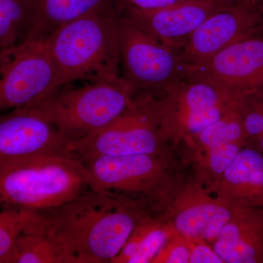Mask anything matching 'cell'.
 I'll return each mask as SVG.
<instances>
[{
	"label": "cell",
	"instance_id": "cell-29",
	"mask_svg": "<svg viewBox=\"0 0 263 263\" xmlns=\"http://www.w3.org/2000/svg\"><path fill=\"white\" fill-rule=\"evenodd\" d=\"M5 49H3V48H0V56H1L2 53H3V52L4 51Z\"/></svg>",
	"mask_w": 263,
	"mask_h": 263
},
{
	"label": "cell",
	"instance_id": "cell-8",
	"mask_svg": "<svg viewBox=\"0 0 263 263\" xmlns=\"http://www.w3.org/2000/svg\"><path fill=\"white\" fill-rule=\"evenodd\" d=\"M89 190L123 195L151 208L172 191L162 155L100 156L80 160Z\"/></svg>",
	"mask_w": 263,
	"mask_h": 263
},
{
	"label": "cell",
	"instance_id": "cell-23",
	"mask_svg": "<svg viewBox=\"0 0 263 263\" xmlns=\"http://www.w3.org/2000/svg\"><path fill=\"white\" fill-rule=\"evenodd\" d=\"M152 263H190V242L176 232Z\"/></svg>",
	"mask_w": 263,
	"mask_h": 263
},
{
	"label": "cell",
	"instance_id": "cell-30",
	"mask_svg": "<svg viewBox=\"0 0 263 263\" xmlns=\"http://www.w3.org/2000/svg\"><path fill=\"white\" fill-rule=\"evenodd\" d=\"M262 25H263V24H262Z\"/></svg>",
	"mask_w": 263,
	"mask_h": 263
},
{
	"label": "cell",
	"instance_id": "cell-13",
	"mask_svg": "<svg viewBox=\"0 0 263 263\" xmlns=\"http://www.w3.org/2000/svg\"><path fill=\"white\" fill-rule=\"evenodd\" d=\"M186 74L212 81L240 98L263 94V36L245 38L201 64L186 65Z\"/></svg>",
	"mask_w": 263,
	"mask_h": 263
},
{
	"label": "cell",
	"instance_id": "cell-28",
	"mask_svg": "<svg viewBox=\"0 0 263 263\" xmlns=\"http://www.w3.org/2000/svg\"><path fill=\"white\" fill-rule=\"evenodd\" d=\"M257 142H258L260 148L263 150V133L262 136H260V138H259V140L257 141Z\"/></svg>",
	"mask_w": 263,
	"mask_h": 263
},
{
	"label": "cell",
	"instance_id": "cell-15",
	"mask_svg": "<svg viewBox=\"0 0 263 263\" xmlns=\"http://www.w3.org/2000/svg\"><path fill=\"white\" fill-rule=\"evenodd\" d=\"M213 248L224 263L263 262V209L237 208Z\"/></svg>",
	"mask_w": 263,
	"mask_h": 263
},
{
	"label": "cell",
	"instance_id": "cell-14",
	"mask_svg": "<svg viewBox=\"0 0 263 263\" xmlns=\"http://www.w3.org/2000/svg\"><path fill=\"white\" fill-rule=\"evenodd\" d=\"M221 7L212 0H190L160 10L121 7L120 11L142 30L178 50L208 16Z\"/></svg>",
	"mask_w": 263,
	"mask_h": 263
},
{
	"label": "cell",
	"instance_id": "cell-10",
	"mask_svg": "<svg viewBox=\"0 0 263 263\" xmlns=\"http://www.w3.org/2000/svg\"><path fill=\"white\" fill-rule=\"evenodd\" d=\"M162 217L185 239L214 243L237 206L198 180L171 192Z\"/></svg>",
	"mask_w": 263,
	"mask_h": 263
},
{
	"label": "cell",
	"instance_id": "cell-26",
	"mask_svg": "<svg viewBox=\"0 0 263 263\" xmlns=\"http://www.w3.org/2000/svg\"><path fill=\"white\" fill-rule=\"evenodd\" d=\"M212 1L215 2L221 6H232V5H236L245 3L248 0H212Z\"/></svg>",
	"mask_w": 263,
	"mask_h": 263
},
{
	"label": "cell",
	"instance_id": "cell-1",
	"mask_svg": "<svg viewBox=\"0 0 263 263\" xmlns=\"http://www.w3.org/2000/svg\"><path fill=\"white\" fill-rule=\"evenodd\" d=\"M151 209L141 200L87 190L60 206L37 212L62 263L112 262Z\"/></svg>",
	"mask_w": 263,
	"mask_h": 263
},
{
	"label": "cell",
	"instance_id": "cell-21",
	"mask_svg": "<svg viewBox=\"0 0 263 263\" xmlns=\"http://www.w3.org/2000/svg\"><path fill=\"white\" fill-rule=\"evenodd\" d=\"M247 138L243 119L237 104L220 119L202 131L189 144L200 150L222 141L243 145Z\"/></svg>",
	"mask_w": 263,
	"mask_h": 263
},
{
	"label": "cell",
	"instance_id": "cell-25",
	"mask_svg": "<svg viewBox=\"0 0 263 263\" xmlns=\"http://www.w3.org/2000/svg\"><path fill=\"white\" fill-rule=\"evenodd\" d=\"M190 0H117L122 8L146 10H157L174 6Z\"/></svg>",
	"mask_w": 263,
	"mask_h": 263
},
{
	"label": "cell",
	"instance_id": "cell-3",
	"mask_svg": "<svg viewBox=\"0 0 263 263\" xmlns=\"http://www.w3.org/2000/svg\"><path fill=\"white\" fill-rule=\"evenodd\" d=\"M87 190L84 164L67 152L38 156L0 170L2 209L45 212Z\"/></svg>",
	"mask_w": 263,
	"mask_h": 263
},
{
	"label": "cell",
	"instance_id": "cell-4",
	"mask_svg": "<svg viewBox=\"0 0 263 263\" xmlns=\"http://www.w3.org/2000/svg\"><path fill=\"white\" fill-rule=\"evenodd\" d=\"M135 97L121 76L64 85L32 105L71 141L108 127L131 108Z\"/></svg>",
	"mask_w": 263,
	"mask_h": 263
},
{
	"label": "cell",
	"instance_id": "cell-27",
	"mask_svg": "<svg viewBox=\"0 0 263 263\" xmlns=\"http://www.w3.org/2000/svg\"><path fill=\"white\" fill-rule=\"evenodd\" d=\"M248 1L253 3L254 5H257L263 10V0H248Z\"/></svg>",
	"mask_w": 263,
	"mask_h": 263
},
{
	"label": "cell",
	"instance_id": "cell-12",
	"mask_svg": "<svg viewBox=\"0 0 263 263\" xmlns=\"http://www.w3.org/2000/svg\"><path fill=\"white\" fill-rule=\"evenodd\" d=\"M262 10L249 1L216 10L178 49L183 61L186 65H199L233 43L253 36L262 25Z\"/></svg>",
	"mask_w": 263,
	"mask_h": 263
},
{
	"label": "cell",
	"instance_id": "cell-18",
	"mask_svg": "<svg viewBox=\"0 0 263 263\" xmlns=\"http://www.w3.org/2000/svg\"><path fill=\"white\" fill-rule=\"evenodd\" d=\"M175 233L162 216L156 218L148 214L137 224L111 263H152Z\"/></svg>",
	"mask_w": 263,
	"mask_h": 263
},
{
	"label": "cell",
	"instance_id": "cell-6",
	"mask_svg": "<svg viewBox=\"0 0 263 263\" xmlns=\"http://www.w3.org/2000/svg\"><path fill=\"white\" fill-rule=\"evenodd\" d=\"M121 76L135 94L160 95L186 76L179 51L142 30L119 13L117 18Z\"/></svg>",
	"mask_w": 263,
	"mask_h": 263
},
{
	"label": "cell",
	"instance_id": "cell-17",
	"mask_svg": "<svg viewBox=\"0 0 263 263\" xmlns=\"http://www.w3.org/2000/svg\"><path fill=\"white\" fill-rule=\"evenodd\" d=\"M29 35L47 37L67 22L103 8L119 6L117 0H32Z\"/></svg>",
	"mask_w": 263,
	"mask_h": 263
},
{
	"label": "cell",
	"instance_id": "cell-5",
	"mask_svg": "<svg viewBox=\"0 0 263 263\" xmlns=\"http://www.w3.org/2000/svg\"><path fill=\"white\" fill-rule=\"evenodd\" d=\"M168 141L161 121L160 100L155 95H136L126 113L101 130L67 142L66 151L79 160L132 155H162Z\"/></svg>",
	"mask_w": 263,
	"mask_h": 263
},
{
	"label": "cell",
	"instance_id": "cell-11",
	"mask_svg": "<svg viewBox=\"0 0 263 263\" xmlns=\"http://www.w3.org/2000/svg\"><path fill=\"white\" fill-rule=\"evenodd\" d=\"M67 142L32 105L12 109L0 116V170L38 156L67 152Z\"/></svg>",
	"mask_w": 263,
	"mask_h": 263
},
{
	"label": "cell",
	"instance_id": "cell-20",
	"mask_svg": "<svg viewBox=\"0 0 263 263\" xmlns=\"http://www.w3.org/2000/svg\"><path fill=\"white\" fill-rule=\"evenodd\" d=\"M32 0H0V48L13 47L32 31Z\"/></svg>",
	"mask_w": 263,
	"mask_h": 263
},
{
	"label": "cell",
	"instance_id": "cell-22",
	"mask_svg": "<svg viewBox=\"0 0 263 263\" xmlns=\"http://www.w3.org/2000/svg\"><path fill=\"white\" fill-rule=\"evenodd\" d=\"M37 212L2 209L0 210V263L9 254L15 242L35 219Z\"/></svg>",
	"mask_w": 263,
	"mask_h": 263
},
{
	"label": "cell",
	"instance_id": "cell-7",
	"mask_svg": "<svg viewBox=\"0 0 263 263\" xmlns=\"http://www.w3.org/2000/svg\"><path fill=\"white\" fill-rule=\"evenodd\" d=\"M160 95L161 121L167 140L187 143L240 100L212 81L190 75Z\"/></svg>",
	"mask_w": 263,
	"mask_h": 263
},
{
	"label": "cell",
	"instance_id": "cell-24",
	"mask_svg": "<svg viewBox=\"0 0 263 263\" xmlns=\"http://www.w3.org/2000/svg\"><path fill=\"white\" fill-rule=\"evenodd\" d=\"M190 263H224L206 242L190 241Z\"/></svg>",
	"mask_w": 263,
	"mask_h": 263
},
{
	"label": "cell",
	"instance_id": "cell-16",
	"mask_svg": "<svg viewBox=\"0 0 263 263\" xmlns=\"http://www.w3.org/2000/svg\"><path fill=\"white\" fill-rule=\"evenodd\" d=\"M213 192L237 206L263 209V155L252 148L240 151Z\"/></svg>",
	"mask_w": 263,
	"mask_h": 263
},
{
	"label": "cell",
	"instance_id": "cell-19",
	"mask_svg": "<svg viewBox=\"0 0 263 263\" xmlns=\"http://www.w3.org/2000/svg\"><path fill=\"white\" fill-rule=\"evenodd\" d=\"M3 263H62L56 246L43 231L37 212Z\"/></svg>",
	"mask_w": 263,
	"mask_h": 263
},
{
	"label": "cell",
	"instance_id": "cell-2",
	"mask_svg": "<svg viewBox=\"0 0 263 263\" xmlns=\"http://www.w3.org/2000/svg\"><path fill=\"white\" fill-rule=\"evenodd\" d=\"M119 6L67 22L46 37L57 86L121 77L117 18Z\"/></svg>",
	"mask_w": 263,
	"mask_h": 263
},
{
	"label": "cell",
	"instance_id": "cell-9",
	"mask_svg": "<svg viewBox=\"0 0 263 263\" xmlns=\"http://www.w3.org/2000/svg\"><path fill=\"white\" fill-rule=\"evenodd\" d=\"M57 88L46 37L29 35L0 56V112L34 105Z\"/></svg>",
	"mask_w": 263,
	"mask_h": 263
}]
</instances>
